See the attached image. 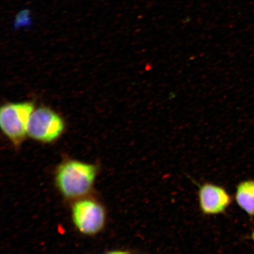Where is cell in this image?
Segmentation results:
<instances>
[{
	"mask_svg": "<svg viewBox=\"0 0 254 254\" xmlns=\"http://www.w3.org/2000/svg\"><path fill=\"white\" fill-rule=\"evenodd\" d=\"M97 168L92 164L71 160L59 167L57 185L66 198H75L86 194L93 187Z\"/></svg>",
	"mask_w": 254,
	"mask_h": 254,
	"instance_id": "obj_1",
	"label": "cell"
},
{
	"mask_svg": "<svg viewBox=\"0 0 254 254\" xmlns=\"http://www.w3.org/2000/svg\"><path fill=\"white\" fill-rule=\"evenodd\" d=\"M34 110L33 103H8L0 109V126L4 134L15 145L27 134L28 122Z\"/></svg>",
	"mask_w": 254,
	"mask_h": 254,
	"instance_id": "obj_2",
	"label": "cell"
},
{
	"mask_svg": "<svg viewBox=\"0 0 254 254\" xmlns=\"http://www.w3.org/2000/svg\"><path fill=\"white\" fill-rule=\"evenodd\" d=\"M64 129L63 119L55 111L40 107L31 114L27 135L36 140L49 142L56 140Z\"/></svg>",
	"mask_w": 254,
	"mask_h": 254,
	"instance_id": "obj_3",
	"label": "cell"
},
{
	"mask_svg": "<svg viewBox=\"0 0 254 254\" xmlns=\"http://www.w3.org/2000/svg\"><path fill=\"white\" fill-rule=\"evenodd\" d=\"M72 215L76 227L85 235H94L102 230L106 218L103 206L87 199L79 200L73 205Z\"/></svg>",
	"mask_w": 254,
	"mask_h": 254,
	"instance_id": "obj_4",
	"label": "cell"
},
{
	"mask_svg": "<svg viewBox=\"0 0 254 254\" xmlns=\"http://www.w3.org/2000/svg\"><path fill=\"white\" fill-rule=\"evenodd\" d=\"M198 200L200 211L208 216L224 213L233 201L224 187L211 183L199 186Z\"/></svg>",
	"mask_w": 254,
	"mask_h": 254,
	"instance_id": "obj_5",
	"label": "cell"
},
{
	"mask_svg": "<svg viewBox=\"0 0 254 254\" xmlns=\"http://www.w3.org/2000/svg\"><path fill=\"white\" fill-rule=\"evenodd\" d=\"M235 199L239 207L250 217L254 216V180H246L238 184Z\"/></svg>",
	"mask_w": 254,
	"mask_h": 254,
	"instance_id": "obj_6",
	"label": "cell"
},
{
	"mask_svg": "<svg viewBox=\"0 0 254 254\" xmlns=\"http://www.w3.org/2000/svg\"><path fill=\"white\" fill-rule=\"evenodd\" d=\"M251 237H252V239L253 242L254 243V229L253 230V231L252 232V236H251Z\"/></svg>",
	"mask_w": 254,
	"mask_h": 254,
	"instance_id": "obj_7",
	"label": "cell"
}]
</instances>
